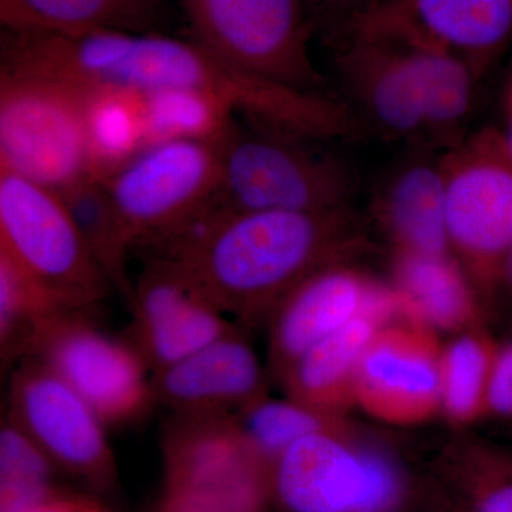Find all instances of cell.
I'll return each instance as SVG.
<instances>
[{
  "label": "cell",
  "instance_id": "cell-1",
  "mask_svg": "<svg viewBox=\"0 0 512 512\" xmlns=\"http://www.w3.org/2000/svg\"><path fill=\"white\" fill-rule=\"evenodd\" d=\"M10 69L82 87L137 94L198 90L227 100L238 116L328 138L342 126L339 103L255 79L197 40L150 32L99 29L83 33L12 32L3 43Z\"/></svg>",
  "mask_w": 512,
  "mask_h": 512
},
{
  "label": "cell",
  "instance_id": "cell-2",
  "mask_svg": "<svg viewBox=\"0 0 512 512\" xmlns=\"http://www.w3.org/2000/svg\"><path fill=\"white\" fill-rule=\"evenodd\" d=\"M348 208L222 211L212 207L150 255L184 266L231 319L248 320L348 247Z\"/></svg>",
  "mask_w": 512,
  "mask_h": 512
},
{
  "label": "cell",
  "instance_id": "cell-3",
  "mask_svg": "<svg viewBox=\"0 0 512 512\" xmlns=\"http://www.w3.org/2000/svg\"><path fill=\"white\" fill-rule=\"evenodd\" d=\"M326 140L237 116L218 141L222 211H328L346 207L352 183Z\"/></svg>",
  "mask_w": 512,
  "mask_h": 512
},
{
  "label": "cell",
  "instance_id": "cell-4",
  "mask_svg": "<svg viewBox=\"0 0 512 512\" xmlns=\"http://www.w3.org/2000/svg\"><path fill=\"white\" fill-rule=\"evenodd\" d=\"M191 37L235 69L299 92L325 94L309 43L306 0H180Z\"/></svg>",
  "mask_w": 512,
  "mask_h": 512
},
{
  "label": "cell",
  "instance_id": "cell-5",
  "mask_svg": "<svg viewBox=\"0 0 512 512\" xmlns=\"http://www.w3.org/2000/svg\"><path fill=\"white\" fill-rule=\"evenodd\" d=\"M0 168L59 192L97 178L82 87L0 70Z\"/></svg>",
  "mask_w": 512,
  "mask_h": 512
},
{
  "label": "cell",
  "instance_id": "cell-6",
  "mask_svg": "<svg viewBox=\"0 0 512 512\" xmlns=\"http://www.w3.org/2000/svg\"><path fill=\"white\" fill-rule=\"evenodd\" d=\"M218 141L151 144L103 183L126 221L136 247H163L217 201Z\"/></svg>",
  "mask_w": 512,
  "mask_h": 512
},
{
  "label": "cell",
  "instance_id": "cell-7",
  "mask_svg": "<svg viewBox=\"0 0 512 512\" xmlns=\"http://www.w3.org/2000/svg\"><path fill=\"white\" fill-rule=\"evenodd\" d=\"M92 311L69 309L50 320L25 359H35L62 377L109 429L131 426L146 419L157 404L153 372L131 339L100 328Z\"/></svg>",
  "mask_w": 512,
  "mask_h": 512
},
{
  "label": "cell",
  "instance_id": "cell-8",
  "mask_svg": "<svg viewBox=\"0 0 512 512\" xmlns=\"http://www.w3.org/2000/svg\"><path fill=\"white\" fill-rule=\"evenodd\" d=\"M0 249L74 308H97L113 291L60 192L3 168Z\"/></svg>",
  "mask_w": 512,
  "mask_h": 512
},
{
  "label": "cell",
  "instance_id": "cell-9",
  "mask_svg": "<svg viewBox=\"0 0 512 512\" xmlns=\"http://www.w3.org/2000/svg\"><path fill=\"white\" fill-rule=\"evenodd\" d=\"M450 248L483 279L505 274L512 254V151L487 127L440 157Z\"/></svg>",
  "mask_w": 512,
  "mask_h": 512
},
{
  "label": "cell",
  "instance_id": "cell-10",
  "mask_svg": "<svg viewBox=\"0 0 512 512\" xmlns=\"http://www.w3.org/2000/svg\"><path fill=\"white\" fill-rule=\"evenodd\" d=\"M8 419L36 444L53 466L87 483L107 485L116 473L107 424L53 370L25 359L9 386Z\"/></svg>",
  "mask_w": 512,
  "mask_h": 512
},
{
  "label": "cell",
  "instance_id": "cell-11",
  "mask_svg": "<svg viewBox=\"0 0 512 512\" xmlns=\"http://www.w3.org/2000/svg\"><path fill=\"white\" fill-rule=\"evenodd\" d=\"M271 468L276 497L288 512H389L399 500L392 464L329 429L293 444Z\"/></svg>",
  "mask_w": 512,
  "mask_h": 512
},
{
  "label": "cell",
  "instance_id": "cell-12",
  "mask_svg": "<svg viewBox=\"0 0 512 512\" xmlns=\"http://www.w3.org/2000/svg\"><path fill=\"white\" fill-rule=\"evenodd\" d=\"M128 338L156 373L180 362L238 326L174 259L148 256L128 303Z\"/></svg>",
  "mask_w": 512,
  "mask_h": 512
},
{
  "label": "cell",
  "instance_id": "cell-13",
  "mask_svg": "<svg viewBox=\"0 0 512 512\" xmlns=\"http://www.w3.org/2000/svg\"><path fill=\"white\" fill-rule=\"evenodd\" d=\"M328 42L350 93L384 136L427 137L423 107L402 35L372 10L350 20Z\"/></svg>",
  "mask_w": 512,
  "mask_h": 512
},
{
  "label": "cell",
  "instance_id": "cell-14",
  "mask_svg": "<svg viewBox=\"0 0 512 512\" xmlns=\"http://www.w3.org/2000/svg\"><path fill=\"white\" fill-rule=\"evenodd\" d=\"M275 308L272 356L282 373L306 350L360 316L386 320L403 305L396 291L332 262L305 276Z\"/></svg>",
  "mask_w": 512,
  "mask_h": 512
},
{
  "label": "cell",
  "instance_id": "cell-15",
  "mask_svg": "<svg viewBox=\"0 0 512 512\" xmlns=\"http://www.w3.org/2000/svg\"><path fill=\"white\" fill-rule=\"evenodd\" d=\"M157 404L180 416L235 414L262 396L258 356L238 326L153 373Z\"/></svg>",
  "mask_w": 512,
  "mask_h": 512
},
{
  "label": "cell",
  "instance_id": "cell-16",
  "mask_svg": "<svg viewBox=\"0 0 512 512\" xmlns=\"http://www.w3.org/2000/svg\"><path fill=\"white\" fill-rule=\"evenodd\" d=\"M355 386L373 413L399 421L420 419L441 402L440 359L417 333L379 332L360 362Z\"/></svg>",
  "mask_w": 512,
  "mask_h": 512
},
{
  "label": "cell",
  "instance_id": "cell-17",
  "mask_svg": "<svg viewBox=\"0 0 512 512\" xmlns=\"http://www.w3.org/2000/svg\"><path fill=\"white\" fill-rule=\"evenodd\" d=\"M387 19L460 57L477 76L512 33V0H377Z\"/></svg>",
  "mask_w": 512,
  "mask_h": 512
},
{
  "label": "cell",
  "instance_id": "cell-18",
  "mask_svg": "<svg viewBox=\"0 0 512 512\" xmlns=\"http://www.w3.org/2000/svg\"><path fill=\"white\" fill-rule=\"evenodd\" d=\"M377 210L400 252L447 255L450 239L440 160H417L394 171L380 191Z\"/></svg>",
  "mask_w": 512,
  "mask_h": 512
},
{
  "label": "cell",
  "instance_id": "cell-19",
  "mask_svg": "<svg viewBox=\"0 0 512 512\" xmlns=\"http://www.w3.org/2000/svg\"><path fill=\"white\" fill-rule=\"evenodd\" d=\"M373 12L403 37L419 90L427 137L443 141L448 148L456 146L466 137L463 127L473 109L477 74L460 57L400 28L379 10Z\"/></svg>",
  "mask_w": 512,
  "mask_h": 512
},
{
  "label": "cell",
  "instance_id": "cell-20",
  "mask_svg": "<svg viewBox=\"0 0 512 512\" xmlns=\"http://www.w3.org/2000/svg\"><path fill=\"white\" fill-rule=\"evenodd\" d=\"M383 320L377 315L360 316L306 350L282 372L291 397L320 412L338 403L348 384L355 383L360 362Z\"/></svg>",
  "mask_w": 512,
  "mask_h": 512
},
{
  "label": "cell",
  "instance_id": "cell-21",
  "mask_svg": "<svg viewBox=\"0 0 512 512\" xmlns=\"http://www.w3.org/2000/svg\"><path fill=\"white\" fill-rule=\"evenodd\" d=\"M154 12V0H0L2 30L12 32H147Z\"/></svg>",
  "mask_w": 512,
  "mask_h": 512
},
{
  "label": "cell",
  "instance_id": "cell-22",
  "mask_svg": "<svg viewBox=\"0 0 512 512\" xmlns=\"http://www.w3.org/2000/svg\"><path fill=\"white\" fill-rule=\"evenodd\" d=\"M60 195L111 288L130 303L134 282L128 275V256L136 245L103 180L89 178Z\"/></svg>",
  "mask_w": 512,
  "mask_h": 512
},
{
  "label": "cell",
  "instance_id": "cell-23",
  "mask_svg": "<svg viewBox=\"0 0 512 512\" xmlns=\"http://www.w3.org/2000/svg\"><path fill=\"white\" fill-rule=\"evenodd\" d=\"M74 308L45 282L0 249V352L3 365L28 356L36 336L57 315Z\"/></svg>",
  "mask_w": 512,
  "mask_h": 512
},
{
  "label": "cell",
  "instance_id": "cell-24",
  "mask_svg": "<svg viewBox=\"0 0 512 512\" xmlns=\"http://www.w3.org/2000/svg\"><path fill=\"white\" fill-rule=\"evenodd\" d=\"M82 89L94 173L104 180L146 147L143 100L141 94L116 87Z\"/></svg>",
  "mask_w": 512,
  "mask_h": 512
},
{
  "label": "cell",
  "instance_id": "cell-25",
  "mask_svg": "<svg viewBox=\"0 0 512 512\" xmlns=\"http://www.w3.org/2000/svg\"><path fill=\"white\" fill-rule=\"evenodd\" d=\"M404 309L439 328H453L471 312L470 288L447 255L400 252L396 289Z\"/></svg>",
  "mask_w": 512,
  "mask_h": 512
},
{
  "label": "cell",
  "instance_id": "cell-26",
  "mask_svg": "<svg viewBox=\"0 0 512 512\" xmlns=\"http://www.w3.org/2000/svg\"><path fill=\"white\" fill-rule=\"evenodd\" d=\"M268 470L261 466L197 468L165 478L158 512H262Z\"/></svg>",
  "mask_w": 512,
  "mask_h": 512
},
{
  "label": "cell",
  "instance_id": "cell-27",
  "mask_svg": "<svg viewBox=\"0 0 512 512\" xmlns=\"http://www.w3.org/2000/svg\"><path fill=\"white\" fill-rule=\"evenodd\" d=\"M141 100L146 147L173 140L220 141L238 116L227 100L198 90H158L141 94Z\"/></svg>",
  "mask_w": 512,
  "mask_h": 512
},
{
  "label": "cell",
  "instance_id": "cell-28",
  "mask_svg": "<svg viewBox=\"0 0 512 512\" xmlns=\"http://www.w3.org/2000/svg\"><path fill=\"white\" fill-rule=\"evenodd\" d=\"M232 416L244 439L268 467L299 440L329 429L323 412L293 397L274 400L261 396Z\"/></svg>",
  "mask_w": 512,
  "mask_h": 512
},
{
  "label": "cell",
  "instance_id": "cell-29",
  "mask_svg": "<svg viewBox=\"0 0 512 512\" xmlns=\"http://www.w3.org/2000/svg\"><path fill=\"white\" fill-rule=\"evenodd\" d=\"M52 461L6 417L0 430V512H39L57 493Z\"/></svg>",
  "mask_w": 512,
  "mask_h": 512
},
{
  "label": "cell",
  "instance_id": "cell-30",
  "mask_svg": "<svg viewBox=\"0 0 512 512\" xmlns=\"http://www.w3.org/2000/svg\"><path fill=\"white\" fill-rule=\"evenodd\" d=\"M495 352L485 340L466 336L440 360L441 403L454 419L470 420L487 409Z\"/></svg>",
  "mask_w": 512,
  "mask_h": 512
},
{
  "label": "cell",
  "instance_id": "cell-31",
  "mask_svg": "<svg viewBox=\"0 0 512 512\" xmlns=\"http://www.w3.org/2000/svg\"><path fill=\"white\" fill-rule=\"evenodd\" d=\"M477 498V512H512V461L488 463Z\"/></svg>",
  "mask_w": 512,
  "mask_h": 512
},
{
  "label": "cell",
  "instance_id": "cell-32",
  "mask_svg": "<svg viewBox=\"0 0 512 512\" xmlns=\"http://www.w3.org/2000/svg\"><path fill=\"white\" fill-rule=\"evenodd\" d=\"M316 33L325 39L335 35L350 20L365 12L377 0H306Z\"/></svg>",
  "mask_w": 512,
  "mask_h": 512
},
{
  "label": "cell",
  "instance_id": "cell-33",
  "mask_svg": "<svg viewBox=\"0 0 512 512\" xmlns=\"http://www.w3.org/2000/svg\"><path fill=\"white\" fill-rule=\"evenodd\" d=\"M487 410L512 419V343L495 352L488 384Z\"/></svg>",
  "mask_w": 512,
  "mask_h": 512
},
{
  "label": "cell",
  "instance_id": "cell-34",
  "mask_svg": "<svg viewBox=\"0 0 512 512\" xmlns=\"http://www.w3.org/2000/svg\"><path fill=\"white\" fill-rule=\"evenodd\" d=\"M39 512H101L96 505L87 501L67 498L57 494Z\"/></svg>",
  "mask_w": 512,
  "mask_h": 512
},
{
  "label": "cell",
  "instance_id": "cell-35",
  "mask_svg": "<svg viewBox=\"0 0 512 512\" xmlns=\"http://www.w3.org/2000/svg\"><path fill=\"white\" fill-rule=\"evenodd\" d=\"M505 111L512 109V72L508 79L507 89H505Z\"/></svg>",
  "mask_w": 512,
  "mask_h": 512
},
{
  "label": "cell",
  "instance_id": "cell-36",
  "mask_svg": "<svg viewBox=\"0 0 512 512\" xmlns=\"http://www.w3.org/2000/svg\"><path fill=\"white\" fill-rule=\"evenodd\" d=\"M507 113V121H508V127L507 131H505V138H507L508 146H510L512 151V109L505 111Z\"/></svg>",
  "mask_w": 512,
  "mask_h": 512
},
{
  "label": "cell",
  "instance_id": "cell-37",
  "mask_svg": "<svg viewBox=\"0 0 512 512\" xmlns=\"http://www.w3.org/2000/svg\"><path fill=\"white\" fill-rule=\"evenodd\" d=\"M505 274L508 275V278L511 279L512 282V254L510 256V259H508L507 269H505Z\"/></svg>",
  "mask_w": 512,
  "mask_h": 512
}]
</instances>
